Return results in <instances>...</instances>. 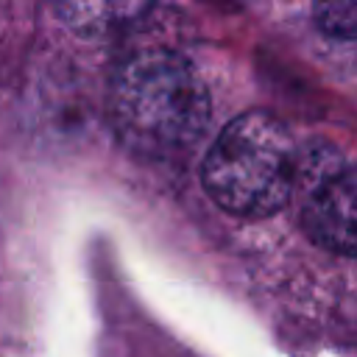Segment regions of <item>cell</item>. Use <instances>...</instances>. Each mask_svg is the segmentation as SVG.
<instances>
[{"label":"cell","instance_id":"obj_1","mask_svg":"<svg viewBox=\"0 0 357 357\" xmlns=\"http://www.w3.org/2000/svg\"><path fill=\"white\" fill-rule=\"evenodd\" d=\"M209 92L195 67L173 50H142L114 75L109 114L120 139L145 156L192 148L209 123Z\"/></svg>","mask_w":357,"mask_h":357},{"label":"cell","instance_id":"obj_2","mask_svg":"<svg viewBox=\"0 0 357 357\" xmlns=\"http://www.w3.org/2000/svg\"><path fill=\"white\" fill-rule=\"evenodd\" d=\"M201 178L218 206L240 218H265L287 204L298 178L287 128L268 112L234 117L212 142Z\"/></svg>","mask_w":357,"mask_h":357},{"label":"cell","instance_id":"obj_3","mask_svg":"<svg viewBox=\"0 0 357 357\" xmlns=\"http://www.w3.org/2000/svg\"><path fill=\"white\" fill-rule=\"evenodd\" d=\"M301 226L321 248L357 257V165L324 170L310 184Z\"/></svg>","mask_w":357,"mask_h":357},{"label":"cell","instance_id":"obj_4","mask_svg":"<svg viewBox=\"0 0 357 357\" xmlns=\"http://www.w3.org/2000/svg\"><path fill=\"white\" fill-rule=\"evenodd\" d=\"M153 0H53L59 20L81 36H106L139 20Z\"/></svg>","mask_w":357,"mask_h":357},{"label":"cell","instance_id":"obj_5","mask_svg":"<svg viewBox=\"0 0 357 357\" xmlns=\"http://www.w3.org/2000/svg\"><path fill=\"white\" fill-rule=\"evenodd\" d=\"M315 22L340 39H357V0H312Z\"/></svg>","mask_w":357,"mask_h":357}]
</instances>
